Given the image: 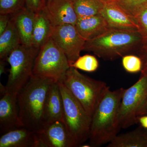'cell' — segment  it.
I'll list each match as a JSON object with an SVG mask.
<instances>
[{
    "mask_svg": "<svg viewBox=\"0 0 147 147\" xmlns=\"http://www.w3.org/2000/svg\"><path fill=\"white\" fill-rule=\"evenodd\" d=\"M35 16L36 13L26 7L13 14L15 25L23 45L32 46Z\"/></svg>",
    "mask_w": 147,
    "mask_h": 147,
    "instance_id": "obj_17",
    "label": "cell"
},
{
    "mask_svg": "<svg viewBox=\"0 0 147 147\" xmlns=\"http://www.w3.org/2000/svg\"><path fill=\"white\" fill-rule=\"evenodd\" d=\"M125 89L112 91L108 87L102 94L92 116L89 139L91 147L110 143L120 129L119 108Z\"/></svg>",
    "mask_w": 147,
    "mask_h": 147,
    "instance_id": "obj_1",
    "label": "cell"
},
{
    "mask_svg": "<svg viewBox=\"0 0 147 147\" xmlns=\"http://www.w3.org/2000/svg\"><path fill=\"white\" fill-rule=\"evenodd\" d=\"M53 28L43 9L36 13L32 46L40 49L51 37Z\"/></svg>",
    "mask_w": 147,
    "mask_h": 147,
    "instance_id": "obj_18",
    "label": "cell"
},
{
    "mask_svg": "<svg viewBox=\"0 0 147 147\" xmlns=\"http://www.w3.org/2000/svg\"><path fill=\"white\" fill-rule=\"evenodd\" d=\"M105 3L111 2L116 1V0H102Z\"/></svg>",
    "mask_w": 147,
    "mask_h": 147,
    "instance_id": "obj_34",
    "label": "cell"
},
{
    "mask_svg": "<svg viewBox=\"0 0 147 147\" xmlns=\"http://www.w3.org/2000/svg\"><path fill=\"white\" fill-rule=\"evenodd\" d=\"M147 95V74L141 73L138 81L125 89L119 108L118 120L121 128H127L138 123L137 111Z\"/></svg>",
    "mask_w": 147,
    "mask_h": 147,
    "instance_id": "obj_8",
    "label": "cell"
},
{
    "mask_svg": "<svg viewBox=\"0 0 147 147\" xmlns=\"http://www.w3.org/2000/svg\"><path fill=\"white\" fill-rule=\"evenodd\" d=\"M43 10L53 27L75 26L78 19L73 2L69 0H48Z\"/></svg>",
    "mask_w": 147,
    "mask_h": 147,
    "instance_id": "obj_11",
    "label": "cell"
},
{
    "mask_svg": "<svg viewBox=\"0 0 147 147\" xmlns=\"http://www.w3.org/2000/svg\"><path fill=\"white\" fill-rule=\"evenodd\" d=\"M11 18L9 14H0V35L7 28Z\"/></svg>",
    "mask_w": 147,
    "mask_h": 147,
    "instance_id": "obj_29",
    "label": "cell"
},
{
    "mask_svg": "<svg viewBox=\"0 0 147 147\" xmlns=\"http://www.w3.org/2000/svg\"><path fill=\"white\" fill-rule=\"evenodd\" d=\"M75 26L79 34L86 40L99 36L110 29L101 13L78 18Z\"/></svg>",
    "mask_w": 147,
    "mask_h": 147,
    "instance_id": "obj_16",
    "label": "cell"
},
{
    "mask_svg": "<svg viewBox=\"0 0 147 147\" xmlns=\"http://www.w3.org/2000/svg\"><path fill=\"white\" fill-rule=\"evenodd\" d=\"M39 50L21 44L9 54L6 60L10 67L5 86L7 92L17 94L30 81Z\"/></svg>",
    "mask_w": 147,
    "mask_h": 147,
    "instance_id": "obj_6",
    "label": "cell"
},
{
    "mask_svg": "<svg viewBox=\"0 0 147 147\" xmlns=\"http://www.w3.org/2000/svg\"><path fill=\"white\" fill-rule=\"evenodd\" d=\"M134 18L142 37V47L147 48V2L139 9Z\"/></svg>",
    "mask_w": 147,
    "mask_h": 147,
    "instance_id": "obj_23",
    "label": "cell"
},
{
    "mask_svg": "<svg viewBox=\"0 0 147 147\" xmlns=\"http://www.w3.org/2000/svg\"><path fill=\"white\" fill-rule=\"evenodd\" d=\"M26 7L25 0H0V14H14Z\"/></svg>",
    "mask_w": 147,
    "mask_h": 147,
    "instance_id": "obj_24",
    "label": "cell"
},
{
    "mask_svg": "<svg viewBox=\"0 0 147 147\" xmlns=\"http://www.w3.org/2000/svg\"><path fill=\"white\" fill-rule=\"evenodd\" d=\"M61 82L91 117L108 87L105 82L84 75L72 67L69 69Z\"/></svg>",
    "mask_w": 147,
    "mask_h": 147,
    "instance_id": "obj_5",
    "label": "cell"
},
{
    "mask_svg": "<svg viewBox=\"0 0 147 147\" xmlns=\"http://www.w3.org/2000/svg\"><path fill=\"white\" fill-rule=\"evenodd\" d=\"M116 1L134 17L142 6L147 2V0H116Z\"/></svg>",
    "mask_w": 147,
    "mask_h": 147,
    "instance_id": "obj_26",
    "label": "cell"
},
{
    "mask_svg": "<svg viewBox=\"0 0 147 147\" xmlns=\"http://www.w3.org/2000/svg\"><path fill=\"white\" fill-rule=\"evenodd\" d=\"M142 47L138 30L110 28L93 39L86 40L84 51L105 60H114L129 54H137Z\"/></svg>",
    "mask_w": 147,
    "mask_h": 147,
    "instance_id": "obj_3",
    "label": "cell"
},
{
    "mask_svg": "<svg viewBox=\"0 0 147 147\" xmlns=\"http://www.w3.org/2000/svg\"><path fill=\"white\" fill-rule=\"evenodd\" d=\"M141 127L127 133L117 135L108 147H147V138Z\"/></svg>",
    "mask_w": 147,
    "mask_h": 147,
    "instance_id": "obj_20",
    "label": "cell"
},
{
    "mask_svg": "<svg viewBox=\"0 0 147 147\" xmlns=\"http://www.w3.org/2000/svg\"><path fill=\"white\" fill-rule=\"evenodd\" d=\"M5 61L1 59L0 61V76H1L4 73H5Z\"/></svg>",
    "mask_w": 147,
    "mask_h": 147,
    "instance_id": "obj_32",
    "label": "cell"
},
{
    "mask_svg": "<svg viewBox=\"0 0 147 147\" xmlns=\"http://www.w3.org/2000/svg\"><path fill=\"white\" fill-rule=\"evenodd\" d=\"M137 120L142 128L147 129V115L138 116Z\"/></svg>",
    "mask_w": 147,
    "mask_h": 147,
    "instance_id": "obj_31",
    "label": "cell"
},
{
    "mask_svg": "<svg viewBox=\"0 0 147 147\" xmlns=\"http://www.w3.org/2000/svg\"><path fill=\"white\" fill-rule=\"evenodd\" d=\"M99 66V63L95 56L86 55L80 56L70 67L86 72H92L96 71Z\"/></svg>",
    "mask_w": 147,
    "mask_h": 147,
    "instance_id": "obj_22",
    "label": "cell"
},
{
    "mask_svg": "<svg viewBox=\"0 0 147 147\" xmlns=\"http://www.w3.org/2000/svg\"><path fill=\"white\" fill-rule=\"evenodd\" d=\"M70 67L65 54L50 37L40 48L35 61L33 76L61 82Z\"/></svg>",
    "mask_w": 147,
    "mask_h": 147,
    "instance_id": "obj_7",
    "label": "cell"
},
{
    "mask_svg": "<svg viewBox=\"0 0 147 147\" xmlns=\"http://www.w3.org/2000/svg\"><path fill=\"white\" fill-rule=\"evenodd\" d=\"M63 103L59 84L54 82L47 94L44 113L45 126L57 121L63 122Z\"/></svg>",
    "mask_w": 147,
    "mask_h": 147,
    "instance_id": "obj_15",
    "label": "cell"
},
{
    "mask_svg": "<svg viewBox=\"0 0 147 147\" xmlns=\"http://www.w3.org/2000/svg\"><path fill=\"white\" fill-rule=\"evenodd\" d=\"M0 147H40L37 132L25 127L1 135Z\"/></svg>",
    "mask_w": 147,
    "mask_h": 147,
    "instance_id": "obj_14",
    "label": "cell"
},
{
    "mask_svg": "<svg viewBox=\"0 0 147 147\" xmlns=\"http://www.w3.org/2000/svg\"><path fill=\"white\" fill-rule=\"evenodd\" d=\"M53 82L32 76L17 94L18 113L24 127L37 133L44 128L45 102Z\"/></svg>",
    "mask_w": 147,
    "mask_h": 147,
    "instance_id": "obj_2",
    "label": "cell"
},
{
    "mask_svg": "<svg viewBox=\"0 0 147 147\" xmlns=\"http://www.w3.org/2000/svg\"><path fill=\"white\" fill-rule=\"evenodd\" d=\"M38 134L40 147H74L62 121L48 125Z\"/></svg>",
    "mask_w": 147,
    "mask_h": 147,
    "instance_id": "obj_13",
    "label": "cell"
},
{
    "mask_svg": "<svg viewBox=\"0 0 147 147\" xmlns=\"http://www.w3.org/2000/svg\"><path fill=\"white\" fill-rule=\"evenodd\" d=\"M7 92V89L5 86H4L1 83H0V94H1V96Z\"/></svg>",
    "mask_w": 147,
    "mask_h": 147,
    "instance_id": "obj_33",
    "label": "cell"
},
{
    "mask_svg": "<svg viewBox=\"0 0 147 147\" xmlns=\"http://www.w3.org/2000/svg\"><path fill=\"white\" fill-rule=\"evenodd\" d=\"M63 103V122L74 147L89 139L92 117L62 82H58Z\"/></svg>",
    "mask_w": 147,
    "mask_h": 147,
    "instance_id": "obj_4",
    "label": "cell"
},
{
    "mask_svg": "<svg viewBox=\"0 0 147 147\" xmlns=\"http://www.w3.org/2000/svg\"><path fill=\"white\" fill-rule=\"evenodd\" d=\"M26 7L30 10L36 13L44 9L45 0H25Z\"/></svg>",
    "mask_w": 147,
    "mask_h": 147,
    "instance_id": "obj_27",
    "label": "cell"
},
{
    "mask_svg": "<svg viewBox=\"0 0 147 147\" xmlns=\"http://www.w3.org/2000/svg\"><path fill=\"white\" fill-rule=\"evenodd\" d=\"M51 37L65 54L70 66L80 57L86 41L75 26L69 24L53 27Z\"/></svg>",
    "mask_w": 147,
    "mask_h": 147,
    "instance_id": "obj_9",
    "label": "cell"
},
{
    "mask_svg": "<svg viewBox=\"0 0 147 147\" xmlns=\"http://www.w3.org/2000/svg\"><path fill=\"white\" fill-rule=\"evenodd\" d=\"M69 1H70L72 2H74V1H76V0H69Z\"/></svg>",
    "mask_w": 147,
    "mask_h": 147,
    "instance_id": "obj_36",
    "label": "cell"
},
{
    "mask_svg": "<svg viewBox=\"0 0 147 147\" xmlns=\"http://www.w3.org/2000/svg\"><path fill=\"white\" fill-rule=\"evenodd\" d=\"M147 115V95L142 105L137 111V115L138 116Z\"/></svg>",
    "mask_w": 147,
    "mask_h": 147,
    "instance_id": "obj_30",
    "label": "cell"
},
{
    "mask_svg": "<svg viewBox=\"0 0 147 147\" xmlns=\"http://www.w3.org/2000/svg\"><path fill=\"white\" fill-rule=\"evenodd\" d=\"M100 13L110 28L138 30V25L134 16L116 1L105 3Z\"/></svg>",
    "mask_w": 147,
    "mask_h": 147,
    "instance_id": "obj_12",
    "label": "cell"
},
{
    "mask_svg": "<svg viewBox=\"0 0 147 147\" xmlns=\"http://www.w3.org/2000/svg\"><path fill=\"white\" fill-rule=\"evenodd\" d=\"M122 64L125 70L128 73H137L142 71V61L138 55L129 54L123 56Z\"/></svg>",
    "mask_w": 147,
    "mask_h": 147,
    "instance_id": "obj_25",
    "label": "cell"
},
{
    "mask_svg": "<svg viewBox=\"0 0 147 147\" xmlns=\"http://www.w3.org/2000/svg\"><path fill=\"white\" fill-rule=\"evenodd\" d=\"M21 44L20 36L12 16L5 30L0 35L1 59L6 61L9 54Z\"/></svg>",
    "mask_w": 147,
    "mask_h": 147,
    "instance_id": "obj_19",
    "label": "cell"
},
{
    "mask_svg": "<svg viewBox=\"0 0 147 147\" xmlns=\"http://www.w3.org/2000/svg\"><path fill=\"white\" fill-rule=\"evenodd\" d=\"M105 3L102 0H76L73 2L78 18L100 14Z\"/></svg>",
    "mask_w": 147,
    "mask_h": 147,
    "instance_id": "obj_21",
    "label": "cell"
},
{
    "mask_svg": "<svg viewBox=\"0 0 147 147\" xmlns=\"http://www.w3.org/2000/svg\"><path fill=\"white\" fill-rule=\"evenodd\" d=\"M144 132L145 135L147 138V129H144Z\"/></svg>",
    "mask_w": 147,
    "mask_h": 147,
    "instance_id": "obj_35",
    "label": "cell"
},
{
    "mask_svg": "<svg viewBox=\"0 0 147 147\" xmlns=\"http://www.w3.org/2000/svg\"><path fill=\"white\" fill-rule=\"evenodd\" d=\"M137 55L141 58L142 61L141 73L147 74V48L142 47L137 53Z\"/></svg>",
    "mask_w": 147,
    "mask_h": 147,
    "instance_id": "obj_28",
    "label": "cell"
},
{
    "mask_svg": "<svg viewBox=\"0 0 147 147\" xmlns=\"http://www.w3.org/2000/svg\"><path fill=\"white\" fill-rule=\"evenodd\" d=\"M48 1V0H45V1H46H46Z\"/></svg>",
    "mask_w": 147,
    "mask_h": 147,
    "instance_id": "obj_37",
    "label": "cell"
},
{
    "mask_svg": "<svg viewBox=\"0 0 147 147\" xmlns=\"http://www.w3.org/2000/svg\"><path fill=\"white\" fill-rule=\"evenodd\" d=\"M24 127L19 117L17 94L7 92L0 99V134Z\"/></svg>",
    "mask_w": 147,
    "mask_h": 147,
    "instance_id": "obj_10",
    "label": "cell"
}]
</instances>
